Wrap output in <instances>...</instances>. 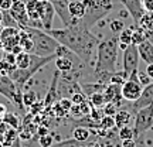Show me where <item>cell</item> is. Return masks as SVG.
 Returning <instances> with one entry per match:
<instances>
[{
  "label": "cell",
  "mask_w": 153,
  "mask_h": 147,
  "mask_svg": "<svg viewBox=\"0 0 153 147\" xmlns=\"http://www.w3.org/2000/svg\"><path fill=\"white\" fill-rule=\"evenodd\" d=\"M137 27L143 28V30L149 34L153 33V11H146V13L143 14Z\"/></svg>",
  "instance_id": "20"
},
{
  "label": "cell",
  "mask_w": 153,
  "mask_h": 147,
  "mask_svg": "<svg viewBox=\"0 0 153 147\" xmlns=\"http://www.w3.org/2000/svg\"><path fill=\"white\" fill-rule=\"evenodd\" d=\"M118 134H119L120 140H131V139H135V136H136L133 127H131V126H123V127H120Z\"/></svg>",
  "instance_id": "29"
},
{
  "label": "cell",
  "mask_w": 153,
  "mask_h": 147,
  "mask_svg": "<svg viewBox=\"0 0 153 147\" xmlns=\"http://www.w3.org/2000/svg\"><path fill=\"white\" fill-rule=\"evenodd\" d=\"M3 60H4L6 62H9L10 65H14V66H16V55L13 54V52H4Z\"/></svg>",
  "instance_id": "35"
},
{
  "label": "cell",
  "mask_w": 153,
  "mask_h": 147,
  "mask_svg": "<svg viewBox=\"0 0 153 147\" xmlns=\"http://www.w3.org/2000/svg\"><path fill=\"white\" fill-rule=\"evenodd\" d=\"M142 3L146 11H153V0H142Z\"/></svg>",
  "instance_id": "37"
},
{
  "label": "cell",
  "mask_w": 153,
  "mask_h": 147,
  "mask_svg": "<svg viewBox=\"0 0 153 147\" xmlns=\"http://www.w3.org/2000/svg\"><path fill=\"white\" fill-rule=\"evenodd\" d=\"M89 144H85V143L76 142L75 139H67V140H61L58 143H54L51 147H88Z\"/></svg>",
  "instance_id": "24"
},
{
  "label": "cell",
  "mask_w": 153,
  "mask_h": 147,
  "mask_svg": "<svg viewBox=\"0 0 153 147\" xmlns=\"http://www.w3.org/2000/svg\"><path fill=\"white\" fill-rule=\"evenodd\" d=\"M45 31L51 37H54L61 45L71 49L85 65L95 64L97 48H98V44L101 40L97 35H94L89 28L84 26L82 20H79L71 27L51 28V30H45Z\"/></svg>",
  "instance_id": "1"
},
{
  "label": "cell",
  "mask_w": 153,
  "mask_h": 147,
  "mask_svg": "<svg viewBox=\"0 0 153 147\" xmlns=\"http://www.w3.org/2000/svg\"><path fill=\"white\" fill-rule=\"evenodd\" d=\"M70 14L74 20H82L85 16V6L82 0H71L70 1Z\"/></svg>",
  "instance_id": "15"
},
{
  "label": "cell",
  "mask_w": 153,
  "mask_h": 147,
  "mask_svg": "<svg viewBox=\"0 0 153 147\" xmlns=\"http://www.w3.org/2000/svg\"><path fill=\"white\" fill-rule=\"evenodd\" d=\"M146 106H153V82H150L146 86H143L140 98L137 99L136 102H132L129 110L133 112V113H136L139 109L146 108Z\"/></svg>",
  "instance_id": "12"
},
{
  "label": "cell",
  "mask_w": 153,
  "mask_h": 147,
  "mask_svg": "<svg viewBox=\"0 0 153 147\" xmlns=\"http://www.w3.org/2000/svg\"><path fill=\"white\" fill-rule=\"evenodd\" d=\"M7 113V109H6V106L3 103H0V123L3 122V119H4V114Z\"/></svg>",
  "instance_id": "40"
},
{
  "label": "cell",
  "mask_w": 153,
  "mask_h": 147,
  "mask_svg": "<svg viewBox=\"0 0 153 147\" xmlns=\"http://www.w3.org/2000/svg\"><path fill=\"white\" fill-rule=\"evenodd\" d=\"M72 139H75L76 142L85 143V144H89V140L92 139V133L89 129H87L85 126H78L72 130Z\"/></svg>",
  "instance_id": "16"
},
{
  "label": "cell",
  "mask_w": 153,
  "mask_h": 147,
  "mask_svg": "<svg viewBox=\"0 0 153 147\" xmlns=\"http://www.w3.org/2000/svg\"><path fill=\"white\" fill-rule=\"evenodd\" d=\"M112 1H114V4H115V3H116V1H119V0H112Z\"/></svg>",
  "instance_id": "45"
},
{
  "label": "cell",
  "mask_w": 153,
  "mask_h": 147,
  "mask_svg": "<svg viewBox=\"0 0 153 147\" xmlns=\"http://www.w3.org/2000/svg\"><path fill=\"white\" fill-rule=\"evenodd\" d=\"M3 122H4L7 126H10V127H13V129H16V130L20 129V119H19V116H17L16 113H10V112H7V113L4 114Z\"/></svg>",
  "instance_id": "23"
},
{
  "label": "cell",
  "mask_w": 153,
  "mask_h": 147,
  "mask_svg": "<svg viewBox=\"0 0 153 147\" xmlns=\"http://www.w3.org/2000/svg\"><path fill=\"white\" fill-rule=\"evenodd\" d=\"M13 1H23V3H27L28 0H13Z\"/></svg>",
  "instance_id": "44"
},
{
  "label": "cell",
  "mask_w": 153,
  "mask_h": 147,
  "mask_svg": "<svg viewBox=\"0 0 153 147\" xmlns=\"http://www.w3.org/2000/svg\"><path fill=\"white\" fill-rule=\"evenodd\" d=\"M132 37H133V28L132 27H125L119 34H118V40H119V48L123 49L128 45H132Z\"/></svg>",
  "instance_id": "17"
},
{
  "label": "cell",
  "mask_w": 153,
  "mask_h": 147,
  "mask_svg": "<svg viewBox=\"0 0 153 147\" xmlns=\"http://www.w3.org/2000/svg\"><path fill=\"white\" fill-rule=\"evenodd\" d=\"M0 147H3V146H1V144H0Z\"/></svg>",
  "instance_id": "46"
},
{
  "label": "cell",
  "mask_w": 153,
  "mask_h": 147,
  "mask_svg": "<svg viewBox=\"0 0 153 147\" xmlns=\"http://www.w3.org/2000/svg\"><path fill=\"white\" fill-rule=\"evenodd\" d=\"M30 61H31V54L22 51L20 54L16 55V68L19 69H26L30 66Z\"/></svg>",
  "instance_id": "21"
},
{
  "label": "cell",
  "mask_w": 153,
  "mask_h": 147,
  "mask_svg": "<svg viewBox=\"0 0 153 147\" xmlns=\"http://www.w3.org/2000/svg\"><path fill=\"white\" fill-rule=\"evenodd\" d=\"M23 30H26L33 40L34 49L31 54H36L38 57H50L54 55L57 48L60 47V43L54 37H51L45 30L34 27H24Z\"/></svg>",
  "instance_id": "3"
},
{
  "label": "cell",
  "mask_w": 153,
  "mask_h": 147,
  "mask_svg": "<svg viewBox=\"0 0 153 147\" xmlns=\"http://www.w3.org/2000/svg\"><path fill=\"white\" fill-rule=\"evenodd\" d=\"M9 147H22V139H20V137H19V139H17L16 142L13 143V144H11V146H9Z\"/></svg>",
  "instance_id": "41"
},
{
  "label": "cell",
  "mask_w": 153,
  "mask_h": 147,
  "mask_svg": "<svg viewBox=\"0 0 153 147\" xmlns=\"http://www.w3.org/2000/svg\"><path fill=\"white\" fill-rule=\"evenodd\" d=\"M120 147H136V142L133 139H131V140H122Z\"/></svg>",
  "instance_id": "38"
},
{
  "label": "cell",
  "mask_w": 153,
  "mask_h": 147,
  "mask_svg": "<svg viewBox=\"0 0 153 147\" xmlns=\"http://www.w3.org/2000/svg\"><path fill=\"white\" fill-rule=\"evenodd\" d=\"M139 51H137V45H128L125 49H123V68H122V72L125 74L126 79L129 78L133 71L139 69Z\"/></svg>",
  "instance_id": "8"
},
{
  "label": "cell",
  "mask_w": 153,
  "mask_h": 147,
  "mask_svg": "<svg viewBox=\"0 0 153 147\" xmlns=\"http://www.w3.org/2000/svg\"><path fill=\"white\" fill-rule=\"evenodd\" d=\"M150 129H153V106H146L135 113L133 130L136 136H140Z\"/></svg>",
  "instance_id": "7"
},
{
  "label": "cell",
  "mask_w": 153,
  "mask_h": 147,
  "mask_svg": "<svg viewBox=\"0 0 153 147\" xmlns=\"http://www.w3.org/2000/svg\"><path fill=\"white\" fill-rule=\"evenodd\" d=\"M119 1L123 4L125 10L128 11V14L131 16L133 23L136 26H139V21H140L142 16L146 13L145 7H143L142 0H119Z\"/></svg>",
  "instance_id": "11"
},
{
  "label": "cell",
  "mask_w": 153,
  "mask_h": 147,
  "mask_svg": "<svg viewBox=\"0 0 153 147\" xmlns=\"http://www.w3.org/2000/svg\"><path fill=\"white\" fill-rule=\"evenodd\" d=\"M38 144L41 147H51L54 144V137L51 134H44L38 137Z\"/></svg>",
  "instance_id": "31"
},
{
  "label": "cell",
  "mask_w": 153,
  "mask_h": 147,
  "mask_svg": "<svg viewBox=\"0 0 153 147\" xmlns=\"http://www.w3.org/2000/svg\"><path fill=\"white\" fill-rule=\"evenodd\" d=\"M0 95L9 99L13 105H16L19 109L24 110V103H23V92L19 91L14 85L10 75H1L0 74Z\"/></svg>",
  "instance_id": "5"
},
{
  "label": "cell",
  "mask_w": 153,
  "mask_h": 147,
  "mask_svg": "<svg viewBox=\"0 0 153 147\" xmlns=\"http://www.w3.org/2000/svg\"><path fill=\"white\" fill-rule=\"evenodd\" d=\"M55 16V10L48 0H38V18L43 24V30L53 28V20Z\"/></svg>",
  "instance_id": "10"
},
{
  "label": "cell",
  "mask_w": 153,
  "mask_h": 147,
  "mask_svg": "<svg viewBox=\"0 0 153 147\" xmlns=\"http://www.w3.org/2000/svg\"><path fill=\"white\" fill-rule=\"evenodd\" d=\"M89 103L92 108H104V105L106 103L105 102V98H104V92H97L89 96Z\"/></svg>",
  "instance_id": "25"
},
{
  "label": "cell",
  "mask_w": 153,
  "mask_h": 147,
  "mask_svg": "<svg viewBox=\"0 0 153 147\" xmlns=\"http://www.w3.org/2000/svg\"><path fill=\"white\" fill-rule=\"evenodd\" d=\"M13 0H0V10H10Z\"/></svg>",
  "instance_id": "36"
},
{
  "label": "cell",
  "mask_w": 153,
  "mask_h": 147,
  "mask_svg": "<svg viewBox=\"0 0 153 147\" xmlns=\"http://www.w3.org/2000/svg\"><path fill=\"white\" fill-rule=\"evenodd\" d=\"M99 126L105 129V130H111L116 127V122H115V116H108V114H104L102 119L99 120Z\"/></svg>",
  "instance_id": "28"
},
{
  "label": "cell",
  "mask_w": 153,
  "mask_h": 147,
  "mask_svg": "<svg viewBox=\"0 0 153 147\" xmlns=\"http://www.w3.org/2000/svg\"><path fill=\"white\" fill-rule=\"evenodd\" d=\"M137 76H139V82L142 83L143 86H146V85H149V83L152 82V81H150V78L148 76V74H146V71H145V72L139 71V72H137Z\"/></svg>",
  "instance_id": "34"
},
{
  "label": "cell",
  "mask_w": 153,
  "mask_h": 147,
  "mask_svg": "<svg viewBox=\"0 0 153 147\" xmlns=\"http://www.w3.org/2000/svg\"><path fill=\"white\" fill-rule=\"evenodd\" d=\"M19 45L22 47L23 51L30 52V54L33 52V49H34V44H33L31 37H30V34L26 30H23V28H20V43H19Z\"/></svg>",
  "instance_id": "18"
},
{
  "label": "cell",
  "mask_w": 153,
  "mask_h": 147,
  "mask_svg": "<svg viewBox=\"0 0 153 147\" xmlns=\"http://www.w3.org/2000/svg\"><path fill=\"white\" fill-rule=\"evenodd\" d=\"M38 95L34 91H26L23 92V103L24 106H33L34 103H37Z\"/></svg>",
  "instance_id": "27"
},
{
  "label": "cell",
  "mask_w": 153,
  "mask_h": 147,
  "mask_svg": "<svg viewBox=\"0 0 153 147\" xmlns=\"http://www.w3.org/2000/svg\"><path fill=\"white\" fill-rule=\"evenodd\" d=\"M10 13L13 18L19 24V28H24L28 26V14L26 10V3L23 1H13V6L10 9Z\"/></svg>",
  "instance_id": "13"
},
{
  "label": "cell",
  "mask_w": 153,
  "mask_h": 147,
  "mask_svg": "<svg viewBox=\"0 0 153 147\" xmlns=\"http://www.w3.org/2000/svg\"><path fill=\"white\" fill-rule=\"evenodd\" d=\"M132 119V112L131 110H125L120 109L119 112H116L115 114V122H116V127H123V126H128L129 122Z\"/></svg>",
  "instance_id": "19"
},
{
  "label": "cell",
  "mask_w": 153,
  "mask_h": 147,
  "mask_svg": "<svg viewBox=\"0 0 153 147\" xmlns=\"http://www.w3.org/2000/svg\"><path fill=\"white\" fill-rule=\"evenodd\" d=\"M137 72H139V69L132 72L131 75H129V78L122 85V98H123V100L129 102V103L136 102L137 99L140 98L142 91H143V85L139 82Z\"/></svg>",
  "instance_id": "6"
},
{
  "label": "cell",
  "mask_w": 153,
  "mask_h": 147,
  "mask_svg": "<svg viewBox=\"0 0 153 147\" xmlns=\"http://www.w3.org/2000/svg\"><path fill=\"white\" fill-rule=\"evenodd\" d=\"M50 3L53 4L55 10V14L60 17V20L64 23V27H71L74 24L79 21V20H74L70 14V1L71 0H48Z\"/></svg>",
  "instance_id": "9"
},
{
  "label": "cell",
  "mask_w": 153,
  "mask_h": 147,
  "mask_svg": "<svg viewBox=\"0 0 153 147\" xmlns=\"http://www.w3.org/2000/svg\"><path fill=\"white\" fill-rule=\"evenodd\" d=\"M1 18H3V11L0 10V26H1Z\"/></svg>",
  "instance_id": "43"
},
{
  "label": "cell",
  "mask_w": 153,
  "mask_h": 147,
  "mask_svg": "<svg viewBox=\"0 0 153 147\" xmlns=\"http://www.w3.org/2000/svg\"><path fill=\"white\" fill-rule=\"evenodd\" d=\"M118 112V106L112 102H108V103L104 105V114H108V116H115Z\"/></svg>",
  "instance_id": "32"
},
{
  "label": "cell",
  "mask_w": 153,
  "mask_h": 147,
  "mask_svg": "<svg viewBox=\"0 0 153 147\" xmlns=\"http://www.w3.org/2000/svg\"><path fill=\"white\" fill-rule=\"evenodd\" d=\"M146 74H148V76L150 78V81L153 82V64H148V65H146Z\"/></svg>",
  "instance_id": "39"
},
{
  "label": "cell",
  "mask_w": 153,
  "mask_h": 147,
  "mask_svg": "<svg viewBox=\"0 0 153 147\" xmlns=\"http://www.w3.org/2000/svg\"><path fill=\"white\" fill-rule=\"evenodd\" d=\"M118 55H119V40L118 35H109V37L101 40L97 48V57L94 64V76L97 82L108 85L111 78L116 71L118 64Z\"/></svg>",
  "instance_id": "2"
},
{
  "label": "cell",
  "mask_w": 153,
  "mask_h": 147,
  "mask_svg": "<svg viewBox=\"0 0 153 147\" xmlns=\"http://www.w3.org/2000/svg\"><path fill=\"white\" fill-rule=\"evenodd\" d=\"M70 99H71L72 105H81L82 102L87 100V95H85L84 92H76V93H74Z\"/></svg>",
  "instance_id": "33"
},
{
  "label": "cell",
  "mask_w": 153,
  "mask_h": 147,
  "mask_svg": "<svg viewBox=\"0 0 153 147\" xmlns=\"http://www.w3.org/2000/svg\"><path fill=\"white\" fill-rule=\"evenodd\" d=\"M82 3L85 6V16L82 23L89 30L114 10L112 0H82Z\"/></svg>",
  "instance_id": "4"
},
{
  "label": "cell",
  "mask_w": 153,
  "mask_h": 147,
  "mask_svg": "<svg viewBox=\"0 0 153 147\" xmlns=\"http://www.w3.org/2000/svg\"><path fill=\"white\" fill-rule=\"evenodd\" d=\"M1 11H3L1 26H3V27H16V28H19V24H17L16 20L13 18L10 10H1Z\"/></svg>",
  "instance_id": "26"
},
{
  "label": "cell",
  "mask_w": 153,
  "mask_h": 147,
  "mask_svg": "<svg viewBox=\"0 0 153 147\" xmlns=\"http://www.w3.org/2000/svg\"><path fill=\"white\" fill-rule=\"evenodd\" d=\"M148 34L143 28L137 27L133 28V37H132V45H139V44H142L143 41H146L148 40Z\"/></svg>",
  "instance_id": "22"
},
{
  "label": "cell",
  "mask_w": 153,
  "mask_h": 147,
  "mask_svg": "<svg viewBox=\"0 0 153 147\" xmlns=\"http://www.w3.org/2000/svg\"><path fill=\"white\" fill-rule=\"evenodd\" d=\"M137 51H139L140 60L145 61L146 65L148 64H153V44L149 40L143 41L142 44H139L137 45Z\"/></svg>",
  "instance_id": "14"
},
{
  "label": "cell",
  "mask_w": 153,
  "mask_h": 147,
  "mask_svg": "<svg viewBox=\"0 0 153 147\" xmlns=\"http://www.w3.org/2000/svg\"><path fill=\"white\" fill-rule=\"evenodd\" d=\"M109 28L111 31H112V34H115V35H118V34L125 28V24H123V21L122 20H112V21L109 23Z\"/></svg>",
  "instance_id": "30"
},
{
  "label": "cell",
  "mask_w": 153,
  "mask_h": 147,
  "mask_svg": "<svg viewBox=\"0 0 153 147\" xmlns=\"http://www.w3.org/2000/svg\"><path fill=\"white\" fill-rule=\"evenodd\" d=\"M148 40L150 41V43L153 44V33H150V34H148Z\"/></svg>",
  "instance_id": "42"
}]
</instances>
